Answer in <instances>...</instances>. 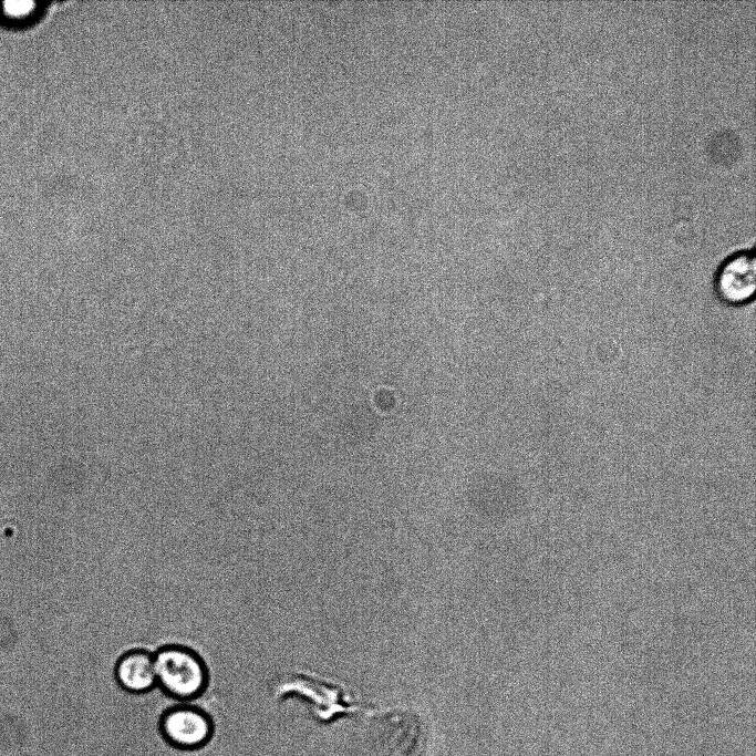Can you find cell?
<instances>
[{
	"instance_id": "3957f363",
	"label": "cell",
	"mask_w": 756,
	"mask_h": 756,
	"mask_svg": "<svg viewBox=\"0 0 756 756\" xmlns=\"http://www.w3.org/2000/svg\"><path fill=\"white\" fill-rule=\"evenodd\" d=\"M713 291L726 307L741 308L752 303L756 291L754 248H743L726 256L713 278Z\"/></svg>"
},
{
	"instance_id": "8992f818",
	"label": "cell",
	"mask_w": 756,
	"mask_h": 756,
	"mask_svg": "<svg viewBox=\"0 0 756 756\" xmlns=\"http://www.w3.org/2000/svg\"><path fill=\"white\" fill-rule=\"evenodd\" d=\"M1 6L2 14L11 20H23L31 17L37 7L33 1H6Z\"/></svg>"
},
{
	"instance_id": "5b68a950",
	"label": "cell",
	"mask_w": 756,
	"mask_h": 756,
	"mask_svg": "<svg viewBox=\"0 0 756 756\" xmlns=\"http://www.w3.org/2000/svg\"><path fill=\"white\" fill-rule=\"evenodd\" d=\"M114 681L124 692L143 695L157 687L154 655L144 650L124 653L114 666Z\"/></svg>"
},
{
	"instance_id": "7a4b0ae2",
	"label": "cell",
	"mask_w": 756,
	"mask_h": 756,
	"mask_svg": "<svg viewBox=\"0 0 756 756\" xmlns=\"http://www.w3.org/2000/svg\"><path fill=\"white\" fill-rule=\"evenodd\" d=\"M418 718L406 711L373 712L363 729V744L370 756H418L424 745Z\"/></svg>"
},
{
	"instance_id": "277c9868",
	"label": "cell",
	"mask_w": 756,
	"mask_h": 756,
	"mask_svg": "<svg viewBox=\"0 0 756 756\" xmlns=\"http://www.w3.org/2000/svg\"><path fill=\"white\" fill-rule=\"evenodd\" d=\"M164 739L178 749H199L213 738V718L191 702H183L167 708L159 721Z\"/></svg>"
},
{
	"instance_id": "6da1fadb",
	"label": "cell",
	"mask_w": 756,
	"mask_h": 756,
	"mask_svg": "<svg viewBox=\"0 0 756 756\" xmlns=\"http://www.w3.org/2000/svg\"><path fill=\"white\" fill-rule=\"evenodd\" d=\"M153 655L157 687L165 695L180 702H191L201 697L208 690V667L191 649L167 645Z\"/></svg>"
}]
</instances>
